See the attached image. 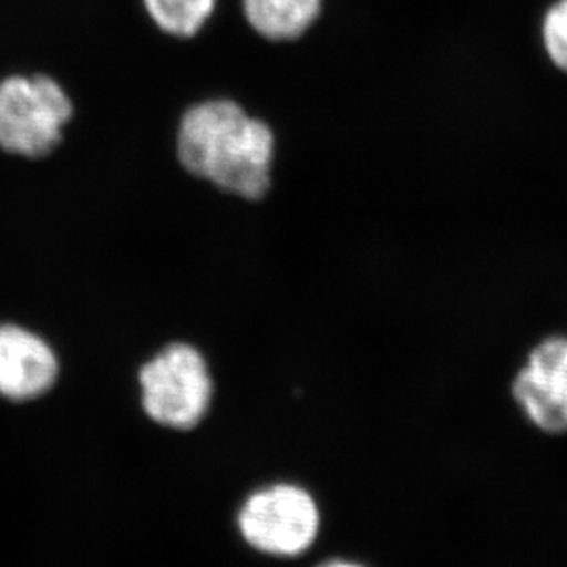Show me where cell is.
<instances>
[{
	"label": "cell",
	"instance_id": "6da1fadb",
	"mask_svg": "<svg viewBox=\"0 0 567 567\" xmlns=\"http://www.w3.org/2000/svg\"><path fill=\"white\" fill-rule=\"evenodd\" d=\"M177 157L194 177L247 202L271 188L275 135L233 100H207L181 118Z\"/></svg>",
	"mask_w": 567,
	"mask_h": 567
},
{
	"label": "cell",
	"instance_id": "7a4b0ae2",
	"mask_svg": "<svg viewBox=\"0 0 567 567\" xmlns=\"http://www.w3.org/2000/svg\"><path fill=\"white\" fill-rule=\"evenodd\" d=\"M74 104L54 78L8 76L0 82V147L24 158H43L63 141Z\"/></svg>",
	"mask_w": 567,
	"mask_h": 567
},
{
	"label": "cell",
	"instance_id": "3957f363",
	"mask_svg": "<svg viewBox=\"0 0 567 567\" xmlns=\"http://www.w3.org/2000/svg\"><path fill=\"white\" fill-rule=\"evenodd\" d=\"M142 410L169 430H194L207 416L214 383L205 355L188 343H172L138 371Z\"/></svg>",
	"mask_w": 567,
	"mask_h": 567
},
{
	"label": "cell",
	"instance_id": "277c9868",
	"mask_svg": "<svg viewBox=\"0 0 567 567\" xmlns=\"http://www.w3.org/2000/svg\"><path fill=\"white\" fill-rule=\"evenodd\" d=\"M319 527L321 514L313 496L286 483L252 492L238 513L244 540L271 557L293 558L308 551Z\"/></svg>",
	"mask_w": 567,
	"mask_h": 567
},
{
	"label": "cell",
	"instance_id": "5b68a950",
	"mask_svg": "<svg viewBox=\"0 0 567 567\" xmlns=\"http://www.w3.org/2000/svg\"><path fill=\"white\" fill-rule=\"evenodd\" d=\"M527 419L546 433L567 431V336H549L530 350L513 382Z\"/></svg>",
	"mask_w": 567,
	"mask_h": 567
},
{
	"label": "cell",
	"instance_id": "8992f818",
	"mask_svg": "<svg viewBox=\"0 0 567 567\" xmlns=\"http://www.w3.org/2000/svg\"><path fill=\"white\" fill-rule=\"evenodd\" d=\"M58 377V355L41 336L16 322L0 324V396L13 402L39 399Z\"/></svg>",
	"mask_w": 567,
	"mask_h": 567
},
{
	"label": "cell",
	"instance_id": "52a82bcc",
	"mask_svg": "<svg viewBox=\"0 0 567 567\" xmlns=\"http://www.w3.org/2000/svg\"><path fill=\"white\" fill-rule=\"evenodd\" d=\"M252 30L269 41H293L319 19L322 0H241Z\"/></svg>",
	"mask_w": 567,
	"mask_h": 567
},
{
	"label": "cell",
	"instance_id": "ba28073f",
	"mask_svg": "<svg viewBox=\"0 0 567 567\" xmlns=\"http://www.w3.org/2000/svg\"><path fill=\"white\" fill-rule=\"evenodd\" d=\"M147 16L174 38H194L213 17L216 0H142Z\"/></svg>",
	"mask_w": 567,
	"mask_h": 567
},
{
	"label": "cell",
	"instance_id": "9c48e42d",
	"mask_svg": "<svg viewBox=\"0 0 567 567\" xmlns=\"http://www.w3.org/2000/svg\"><path fill=\"white\" fill-rule=\"evenodd\" d=\"M542 41L547 58L567 74V0L553 4L542 22Z\"/></svg>",
	"mask_w": 567,
	"mask_h": 567
},
{
	"label": "cell",
	"instance_id": "30bf717a",
	"mask_svg": "<svg viewBox=\"0 0 567 567\" xmlns=\"http://www.w3.org/2000/svg\"><path fill=\"white\" fill-rule=\"evenodd\" d=\"M319 567H363L360 564L347 563V560H332V563L322 564Z\"/></svg>",
	"mask_w": 567,
	"mask_h": 567
}]
</instances>
